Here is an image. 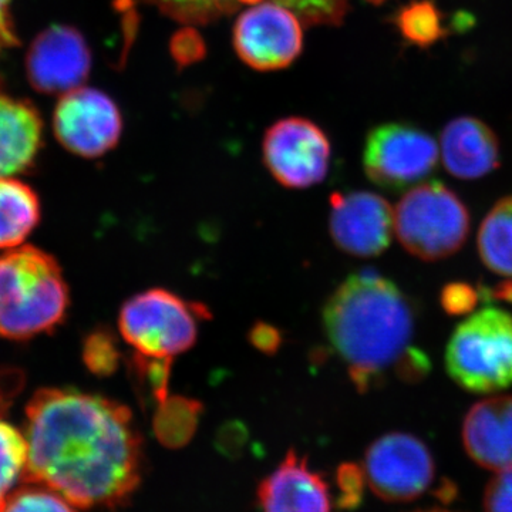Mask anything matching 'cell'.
Instances as JSON below:
<instances>
[{
  "label": "cell",
  "mask_w": 512,
  "mask_h": 512,
  "mask_svg": "<svg viewBox=\"0 0 512 512\" xmlns=\"http://www.w3.org/2000/svg\"><path fill=\"white\" fill-rule=\"evenodd\" d=\"M25 484L77 508L117 507L137 490L143 441L124 404L74 389H40L26 406Z\"/></svg>",
  "instance_id": "obj_1"
},
{
  "label": "cell",
  "mask_w": 512,
  "mask_h": 512,
  "mask_svg": "<svg viewBox=\"0 0 512 512\" xmlns=\"http://www.w3.org/2000/svg\"><path fill=\"white\" fill-rule=\"evenodd\" d=\"M323 323L330 345L360 392L370 389L392 366L409 379L423 360L409 346L414 332L410 302L376 272L349 276L326 303Z\"/></svg>",
  "instance_id": "obj_2"
},
{
  "label": "cell",
  "mask_w": 512,
  "mask_h": 512,
  "mask_svg": "<svg viewBox=\"0 0 512 512\" xmlns=\"http://www.w3.org/2000/svg\"><path fill=\"white\" fill-rule=\"evenodd\" d=\"M59 262L26 245L0 255V338L26 340L56 329L69 309Z\"/></svg>",
  "instance_id": "obj_3"
},
{
  "label": "cell",
  "mask_w": 512,
  "mask_h": 512,
  "mask_svg": "<svg viewBox=\"0 0 512 512\" xmlns=\"http://www.w3.org/2000/svg\"><path fill=\"white\" fill-rule=\"evenodd\" d=\"M448 375L473 393L512 384V315L485 308L458 325L446 352Z\"/></svg>",
  "instance_id": "obj_4"
},
{
  "label": "cell",
  "mask_w": 512,
  "mask_h": 512,
  "mask_svg": "<svg viewBox=\"0 0 512 512\" xmlns=\"http://www.w3.org/2000/svg\"><path fill=\"white\" fill-rule=\"evenodd\" d=\"M470 214L446 185L426 183L407 192L394 211V231L410 254L439 261L456 254L466 242Z\"/></svg>",
  "instance_id": "obj_5"
},
{
  "label": "cell",
  "mask_w": 512,
  "mask_h": 512,
  "mask_svg": "<svg viewBox=\"0 0 512 512\" xmlns=\"http://www.w3.org/2000/svg\"><path fill=\"white\" fill-rule=\"evenodd\" d=\"M210 318L200 303L187 302L154 288L128 299L121 308V336L141 355L171 359L192 348L202 319Z\"/></svg>",
  "instance_id": "obj_6"
},
{
  "label": "cell",
  "mask_w": 512,
  "mask_h": 512,
  "mask_svg": "<svg viewBox=\"0 0 512 512\" xmlns=\"http://www.w3.org/2000/svg\"><path fill=\"white\" fill-rule=\"evenodd\" d=\"M363 474L377 497L409 503L429 490L436 464L423 441L412 434L390 433L367 448Z\"/></svg>",
  "instance_id": "obj_7"
},
{
  "label": "cell",
  "mask_w": 512,
  "mask_h": 512,
  "mask_svg": "<svg viewBox=\"0 0 512 512\" xmlns=\"http://www.w3.org/2000/svg\"><path fill=\"white\" fill-rule=\"evenodd\" d=\"M439 156V144L430 134L406 124H384L367 137L363 163L373 183L400 190L426 178Z\"/></svg>",
  "instance_id": "obj_8"
},
{
  "label": "cell",
  "mask_w": 512,
  "mask_h": 512,
  "mask_svg": "<svg viewBox=\"0 0 512 512\" xmlns=\"http://www.w3.org/2000/svg\"><path fill=\"white\" fill-rule=\"evenodd\" d=\"M53 130L59 143L70 153L97 158L117 146L123 120L119 107L106 93L77 87L59 100Z\"/></svg>",
  "instance_id": "obj_9"
},
{
  "label": "cell",
  "mask_w": 512,
  "mask_h": 512,
  "mask_svg": "<svg viewBox=\"0 0 512 512\" xmlns=\"http://www.w3.org/2000/svg\"><path fill=\"white\" fill-rule=\"evenodd\" d=\"M330 143L312 121L291 117L266 131L264 161L278 183L308 188L322 183L329 171Z\"/></svg>",
  "instance_id": "obj_10"
},
{
  "label": "cell",
  "mask_w": 512,
  "mask_h": 512,
  "mask_svg": "<svg viewBox=\"0 0 512 512\" xmlns=\"http://www.w3.org/2000/svg\"><path fill=\"white\" fill-rule=\"evenodd\" d=\"M302 37L301 19L274 0L254 3L234 28L238 56L256 70L289 66L301 53Z\"/></svg>",
  "instance_id": "obj_11"
},
{
  "label": "cell",
  "mask_w": 512,
  "mask_h": 512,
  "mask_svg": "<svg viewBox=\"0 0 512 512\" xmlns=\"http://www.w3.org/2000/svg\"><path fill=\"white\" fill-rule=\"evenodd\" d=\"M90 69L92 53L72 26H50L33 40L26 56V74L39 93L72 92L86 82Z\"/></svg>",
  "instance_id": "obj_12"
},
{
  "label": "cell",
  "mask_w": 512,
  "mask_h": 512,
  "mask_svg": "<svg viewBox=\"0 0 512 512\" xmlns=\"http://www.w3.org/2000/svg\"><path fill=\"white\" fill-rule=\"evenodd\" d=\"M394 210L373 192L330 197V235L343 252L360 258L382 254L394 234Z\"/></svg>",
  "instance_id": "obj_13"
},
{
  "label": "cell",
  "mask_w": 512,
  "mask_h": 512,
  "mask_svg": "<svg viewBox=\"0 0 512 512\" xmlns=\"http://www.w3.org/2000/svg\"><path fill=\"white\" fill-rule=\"evenodd\" d=\"M468 456L485 470L500 473L512 468V396L481 400L463 423Z\"/></svg>",
  "instance_id": "obj_14"
},
{
  "label": "cell",
  "mask_w": 512,
  "mask_h": 512,
  "mask_svg": "<svg viewBox=\"0 0 512 512\" xmlns=\"http://www.w3.org/2000/svg\"><path fill=\"white\" fill-rule=\"evenodd\" d=\"M259 500L264 512H332L328 485L295 451L262 481Z\"/></svg>",
  "instance_id": "obj_15"
},
{
  "label": "cell",
  "mask_w": 512,
  "mask_h": 512,
  "mask_svg": "<svg viewBox=\"0 0 512 512\" xmlns=\"http://www.w3.org/2000/svg\"><path fill=\"white\" fill-rule=\"evenodd\" d=\"M42 136L39 111L30 101L6 92L0 79V178L32 170Z\"/></svg>",
  "instance_id": "obj_16"
},
{
  "label": "cell",
  "mask_w": 512,
  "mask_h": 512,
  "mask_svg": "<svg viewBox=\"0 0 512 512\" xmlns=\"http://www.w3.org/2000/svg\"><path fill=\"white\" fill-rule=\"evenodd\" d=\"M441 157L444 167L460 180H477L500 164L497 136L483 121L458 117L441 133Z\"/></svg>",
  "instance_id": "obj_17"
},
{
  "label": "cell",
  "mask_w": 512,
  "mask_h": 512,
  "mask_svg": "<svg viewBox=\"0 0 512 512\" xmlns=\"http://www.w3.org/2000/svg\"><path fill=\"white\" fill-rule=\"evenodd\" d=\"M35 190L13 177L0 178V249L19 247L40 221Z\"/></svg>",
  "instance_id": "obj_18"
},
{
  "label": "cell",
  "mask_w": 512,
  "mask_h": 512,
  "mask_svg": "<svg viewBox=\"0 0 512 512\" xmlns=\"http://www.w3.org/2000/svg\"><path fill=\"white\" fill-rule=\"evenodd\" d=\"M481 261L494 274L512 278V197L494 205L478 232Z\"/></svg>",
  "instance_id": "obj_19"
},
{
  "label": "cell",
  "mask_w": 512,
  "mask_h": 512,
  "mask_svg": "<svg viewBox=\"0 0 512 512\" xmlns=\"http://www.w3.org/2000/svg\"><path fill=\"white\" fill-rule=\"evenodd\" d=\"M16 386L18 384L9 392L3 386L0 389V512L5 507L12 488L19 478L22 480L28 461V440L25 434L5 419L10 399L18 392L19 387Z\"/></svg>",
  "instance_id": "obj_20"
},
{
  "label": "cell",
  "mask_w": 512,
  "mask_h": 512,
  "mask_svg": "<svg viewBox=\"0 0 512 512\" xmlns=\"http://www.w3.org/2000/svg\"><path fill=\"white\" fill-rule=\"evenodd\" d=\"M202 407L187 397L168 396L158 404L154 430L158 440L171 447L183 446L191 439L197 427Z\"/></svg>",
  "instance_id": "obj_21"
},
{
  "label": "cell",
  "mask_w": 512,
  "mask_h": 512,
  "mask_svg": "<svg viewBox=\"0 0 512 512\" xmlns=\"http://www.w3.org/2000/svg\"><path fill=\"white\" fill-rule=\"evenodd\" d=\"M164 15L188 25H205L261 0H147Z\"/></svg>",
  "instance_id": "obj_22"
},
{
  "label": "cell",
  "mask_w": 512,
  "mask_h": 512,
  "mask_svg": "<svg viewBox=\"0 0 512 512\" xmlns=\"http://www.w3.org/2000/svg\"><path fill=\"white\" fill-rule=\"evenodd\" d=\"M400 33L417 46H430L444 35L443 20L436 6L427 0L413 2L397 15Z\"/></svg>",
  "instance_id": "obj_23"
},
{
  "label": "cell",
  "mask_w": 512,
  "mask_h": 512,
  "mask_svg": "<svg viewBox=\"0 0 512 512\" xmlns=\"http://www.w3.org/2000/svg\"><path fill=\"white\" fill-rule=\"evenodd\" d=\"M171 362V359H160L134 352L130 359V373L134 377L141 399L157 404L167 399Z\"/></svg>",
  "instance_id": "obj_24"
},
{
  "label": "cell",
  "mask_w": 512,
  "mask_h": 512,
  "mask_svg": "<svg viewBox=\"0 0 512 512\" xmlns=\"http://www.w3.org/2000/svg\"><path fill=\"white\" fill-rule=\"evenodd\" d=\"M73 507L50 488L28 484L10 493L2 512H76Z\"/></svg>",
  "instance_id": "obj_25"
},
{
  "label": "cell",
  "mask_w": 512,
  "mask_h": 512,
  "mask_svg": "<svg viewBox=\"0 0 512 512\" xmlns=\"http://www.w3.org/2000/svg\"><path fill=\"white\" fill-rule=\"evenodd\" d=\"M82 352L84 365L93 375H113L120 365L119 345L110 330H93L84 339Z\"/></svg>",
  "instance_id": "obj_26"
},
{
  "label": "cell",
  "mask_w": 512,
  "mask_h": 512,
  "mask_svg": "<svg viewBox=\"0 0 512 512\" xmlns=\"http://www.w3.org/2000/svg\"><path fill=\"white\" fill-rule=\"evenodd\" d=\"M291 9L305 25H339L348 12L346 0H274Z\"/></svg>",
  "instance_id": "obj_27"
},
{
  "label": "cell",
  "mask_w": 512,
  "mask_h": 512,
  "mask_svg": "<svg viewBox=\"0 0 512 512\" xmlns=\"http://www.w3.org/2000/svg\"><path fill=\"white\" fill-rule=\"evenodd\" d=\"M484 512H512V468L495 473L484 493Z\"/></svg>",
  "instance_id": "obj_28"
},
{
  "label": "cell",
  "mask_w": 512,
  "mask_h": 512,
  "mask_svg": "<svg viewBox=\"0 0 512 512\" xmlns=\"http://www.w3.org/2000/svg\"><path fill=\"white\" fill-rule=\"evenodd\" d=\"M477 295L470 286L456 284L447 286L443 291V306L446 311L460 315L474 308Z\"/></svg>",
  "instance_id": "obj_29"
},
{
  "label": "cell",
  "mask_w": 512,
  "mask_h": 512,
  "mask_svg": "<svg viewBox=\"0 0 512 512\" xmlns=\"http://www.w3.org/2000/svg\"><path fill=\"white\" fill-rule=\"evenodd\" d=\"M10 5L12 0H0V55L19 45Z\"/></svg>",
  "instance_id": "obj_30"
},
{
  "label": "cell",
  "mask_w": 512,
  "mask_h": 512,
  "mask_svg": "<svg viewBox=\"0 0 512 512\" xmlns=\"http://www.w3.org/2000/svg\"><path fill=\"white\" fill-rule=\"evenodd\" d=\"M251 340L256 348L266 353L275 352L281 345V336H279L278 330L268 325H262V323L251 330Z\"/></svg>",
  "instance_id": "obj_31"
},
{
  "label": "cell",
  "mask_w": 512,
  "mask_h": 512,
  "mask_svg": "<svg viewBox=\"0 0 512 512\" xmlns=\"http://www.w3.org/2000/svg\"><path fill=\"white\" fill-rule=\"evenodd\" d=\"M367 2L376 3V5H379V3L386 2V0H367Z\"/></svg>",
  "instance_id": "obj_32"
},
{
  "label": "cell",
  "mask_w": 512,
  "mask_h": 512,
  "mask_svg": "<svg viewBox=\"0 0 512 512\" xmlns=\"http://www.w3.org/2000/svg\"><path fill=\"white\" fill-rule=\"evenodd\" d=\"M419 512H450V511H444V510H426V511H419Z\"/></svg>",
  "instance_id": "obj_33"
}]
</instances>
